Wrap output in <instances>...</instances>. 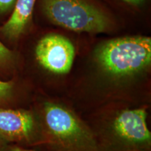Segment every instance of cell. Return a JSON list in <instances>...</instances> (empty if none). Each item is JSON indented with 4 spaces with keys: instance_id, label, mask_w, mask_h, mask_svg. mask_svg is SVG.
<instances>
[{
    "instance_id": "ba28073f",
    "label": "cell",
    "mask_w": 151,
    "mask_h": 151,
    "mask_svg": "<svg viewBox=\"0 0 151 151\" xmlns=\"http://www.w3.org/2000/svg\"><path fill=\"white\" fill-rule=\"evenodd\" d=\"M14 54L0 41V71L11 69L14 64Z\"/></svg>"
},
{
    "instance_id": "7c38bea8",
    "label": "cell",
    "mask_w": 151,
    "mask_h": 151,
    "mask_svg": "<svg viewBox=\"0 0 151 151\" xmlns=\"http://www.w3.org/2000/svg\"><path fill=\"white\" fill-rule=\"evenodd\" d=\"M126 2L130 3V4H137L141 3L143 0H124Z\"/></svg>"
},
{
    "instance_id": "3957f363",
    "label": "cell",
    "mask_w": 151,
    "mask_h": 151,
    "mask_svg": "<svg viewBox=\"0 0 151 151\" xmlns=\"http://www.w3.org/2000/svg\"><path fill=\"white\" fill-rule=\"evenodd\" d=\"M146 109H122L116 113L108 132L96 136L98 151H151V133Z\"/></svg>"
},
{
    "instance_id": "7a4b0ae2",
    "label": "cell",
    "mask_w": 151,
    "mask_h": 151,
    "mask_svg": "<svg viewBox=\"0 0 151 151\" xmlns=\"http://www.w3.org/2000/svg\"><path fill=\"white\" fill-rule=\"evenodd\" d=\"M98 65L115 78L132 77L151 63V39L147 37H128L113 39L101 45L95 52Z\"/></svg>"
},
{
    "instance_id": "277c9868",
    "label": "cell",
    "mask_w": 151,
    "mask_h": 151,
    "mask_svg": "<svg viewBox=\"0 0 151 151\" xmlns=\"http://www.w3.org/2000/svg\"><path fill=\"white\" fill-rule=\"evenodd\" d=\"M44 10L53 23L72 31L100 33L111 29L108 17L82 0H46Z\"/></svg>"
},
{
    "instance_id": "6da1fadb",
    "label": "cell",
    "mask_w": 151,
    "mask_h": 151,
    "mask_svg": "<svg viewBox=\"0 0 151 151\" xmlns=\"http://www.w3.org/2000/svg\"><path fill=\"white\" fill-rule=\"evenodd\" d=\"M37 151H98L95 134L71 109L61 104L43 105Z\"/></svg>"
},
{
    "instance_id": "52a82bcc",
    "label": "cell",
    "mask_w": 151,
    "mask_h": 151,
    "mask_svg": "<svg viewBox=\"0 0 151 151\" xmlns=\"http://www.w3.org/2000/svg\"><path fill=\"white\" fill-rule=\"evenodd\" d=\"M36 0H16L14 10L0 28V32L9 40H16L25 32L31 20Z\"/></svg>"
},
{
    "instance_id": "4fadbf2b",
    "label": "cell",
    "mask_w": 151,
    "mask_h": 151,
    "mask_svg": "<svg viewBox=\"0 0 151 151\" xmlns=\"http://www.w3.org/2000/svg\"><path fill=\"white\" fill-rule=\"evenodd\" d=\"M6 144H7V143L2 138L0 137V147L4 146V145H6Z\"/></svg>"
},
{
    "instance_id": "5b68a950",
    "label": "cell",
    "mask_w": 151,
    "mask_h": 151,
    "mask_svg": "<svg viewBox=\"0 0 151 151\" xmlns=\"http://www.w3.org/2000/svg\"><path fill=\"white\" fill-rule=\"evenodd\" d=\"M0 137L7 143L36 148L41 142L39 120L31 111L0 107Z\"/></svg>"
},
{
    "instance_id": "8992f818",
    "label": "cell",
    "mask_w": 151,
    "mask_h": 151,
    "mask_svg": "<svg viewBox=\"0 0 151 151\" xmlns=\"http://www.w3.org/2000/svg\"><path fill=\"white\" fill-rule=\"evenodd\" d=\"M35 55L39 65L46 70L55 74H65L72 67L75 48L67 38L51 34L39 40Z\"/></svg>"
},
{
    "instance_id": "8fae6325",
    "label": "cell",
    "mask_w": 151,
    "mask_h": 151,
    "mask_svg": "<svg viewBox=\"0 0 151 151\" xmlns=\"http://www.w3.org/2000/svg\"><path fill=\"white\" fill-rule=\"evenodd\" d=\"M16 0H0V14H4L14 6Z\"/></svg>"
},
{
    "instance_id": "9c48e42d",
    "label": "cell",
    "mask_w": 151,
    "mask_h": 151,
    "mask_svg": "<svg viewBox=\"0 0 151 151\" xmlns=\"http://www.w3.org/2000/svg\"><path fill=\"white\" fill-rule=\"evenodd\" d=\"M14 83L13 81L0 80V107L10 101L14 92Z\"/></svg>"
},
{
    "instance_id": "30bf717a",
    "label": "cell",
    "mask_w": 151,
    "mask_h": 151,
    "mask_svg": "<svg viewBox=\"0 0 151 151\" xmlns=\"http://www.w3.org/2000/svg\"><path fill=\"white\" fill-rule=\"evenodd\" d=\"M0 151H37L35 149H29L25 147L14 143H7L0 147Z\"/></svg>"
}]
</instances>
